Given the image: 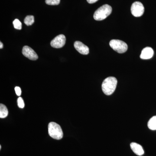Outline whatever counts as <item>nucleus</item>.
Returning <instances> with one entry per match:
<instances>
[{
  "label": "nucleus",
  "mask_w": 156,
  "mask_h": 156,
  "mask_svg": "<svg viewBox=\"0 0 156 156\" xmlns=\"http://www.w3.org/2000/svg\"><path fill=\"white\" fill-rule=\"evenodd\" d=\"M22 53L24 56L32 60H36L38 59V56L36 52L31 48L25 46L23 48Z\"/></svg>",
  "instance_id": "7"
},
{
  "label": "nucleus",
  "mask_w": 156,
  "mask_h": 156,
  "mask_svg": "<svg viewBox=\"0 0 156 156\" xmlns=\"http://www.w3.org/2000/svg\"><path fill=\"white\" fill-rule=\"evenodd\" d=\"M60 0H46V4L50 5H59Z\"/></svg>",
  "instance_id": "15"
},
{
  "label": "nucleus",
  "mask_w": 156,
  "mask_h": 156,
  "mask_svg": "<svg viewBox=\"0 0 156 156\" xmlns=\"http://www.w3.org/2000/svg\"><path fill=\"white\" fill-rule=\"evenodd\" d=\"M1 148H2V146L0 145V149H1Z\"/></svg>",
  "instance_id": "20"
},
{
  "label": "nucleus",
  "mask_w": 156,
  "mask_h": 156,
  "mask_svg": "<svg viewBox=\"0 0 156 156\" xmlns=\"http://www.w3.org/2000/svg\"><path fill=\"white\" fill-rule=\"evenodd\" d=\"M98 1V0H87V2L89 4H93V3L96 2Z\"/></svg>",
  "instance_id": "18"
},
{
  "label": "nucleus",
  "mask_w": 156,
  "mask_h": 156,
  "mask_svg": "<svg viewBox=\"0 0 156 156\" xmlns=\"http://www.w3.org/2000/svg\"><path fill=\"white\" fill-rule=\"evenodd\" d=\"M66 41V38L64 35L60 34L51 41L50 45L51 47L55 48H61L64 46Z\"/></svg>",
  "instance_id": "6"
},
{
  "label": "nucleus",
  "mask_w": 156,
  "mask_h": 156,
  "mask_svg": "<svg viewBox=\"0 0 156 156\" xmlns=\"http://www.w3.org/2000/svg\"><path fill=\"white\" fill-rule=\"evenodd\" d=\"M15 91L17 96H20L21 94V90L19 87H17L15 88Z\"/></svg>",
  "instance_id": "17"
},
{
  "label": "nucleus",
  "mask_w": 156,
  "mask_h": 156,
  "mask_svg": "<svg viewBox=\"0 0 156 156\" xmlns=\"http://www.w3.org/2000/svg\"><path fill=\"white\" fill-rule=\"evenodd\" d=\"M34 22V18L32 15H28L27 16L24 20V23L27 26L32 25Z\"/></svg>",
  "instance_id": "13"
},
{
  "label": "nucleus",
  "mask_w": 156,
  "mask_h": 156,
  "mask_svg": "<svg viewBox=\"0 0 156 156\" xmlns=\"http://www.w3.org/2000/svg\"><path fill=\"white\" fill-rule=\"evenodd\" d=\"M13 25H14V28L16 29L20 30L22 28V23L19 20L17 19L14 20V21H13Z\"/></svg>",
  "instance_id": "14"
},
{
  "label": "nucleus",
  "mask_w": 156,
  "mask_h": 156,
  "mask_svg": "<svg viewBox=\"0 0 156 156\" xmlns=\"http://www.w3.org/2000/svg\"><path fill=\"white\" fill-rule=\"evenodd\" d=\"M9 114V111L5 105L3 104L0 105V118L2 119L5 118L8 116Z\"/></svg>",
  "instance_id": "11"
},
{
  "label": "nucleus",
  "mask_w": 156,
  "mask_h": 156,
  "mask_svg": "<svg viewBox=\"0 0 156 156\" xmlns=\"http://www.w3.org/2000/svg\"><path fill=\"white\" fill-rule=\"evenodd\" d=\"M17 105L20 108H23L24 107V103L23 99L21 97H19L17 99Z\"/></svg>",
  "instance_id": "16"
},
{
  "label": "nucleus",
  "mask_w": 156,
  "mask_h": 156,
  "mask_svg": "<svg viewBox=\"0 0 156 156\" xmlns=\"http://www.w3.org/2000/svg\"><path fill=\"white\" fill-rule=\"evenodd\" d=\"M74 46L76 50L81 54L83 55H87L89 54V48L82 42L76 41L75 42Z\"/></svg>",
  "instance_id": "8"
},
{
  "label": "nucleus",
  "mask_w": 156,
  "mask_h": 156,
  "mask_svg": "<svg viewBox=\"0 0 156 156\" xmlns=\"http://www.w3.org/2000/svg\"><path fill=\"white\" fill-rule=\"evenodd\" d=\"M144 12V8L141 2H136L133 3L131 7V14L135 17L142 16Z\"/></svg>",
  "instance_id": "5"
},
{
  "label": "nucleus",
  "mask_w": 156,
  "mask_h": 156,
  "mask_svg": "<svg viewBox=\"0 0 156 156\" xmlns=\"http://www.w3.org/2000/svg\"><path fill=\"white\" fill-rule=\"evenodd\" d=\"M3 48V44L2 43V42H1V43H0V48L1 49H2Z\"/></svg>",
  "instance_id": "19"
},
{
  "label": "nucleus",
  "mask_w": 156,
  "mask_h": 156,
  "mask_svg": "<svg viewBox=\"0 0 156 156\" xmlns=\"http://www.w3.org/2000/svg\"><path fill=\"white\" fill-rule=\"evenodd\" d=\"M154 53V50L152 48L147 47L142 50L140 55V58L143 59H150L153 57Z\"/></svg>",
  "instance_id": "9"
},
{
  "label": "nucleus",
  "mask_w": 156,
  "mask_h": 156,
  "mask_svg": "<svg viewBox=\"0 0 156 156\" xmlns=\"http://www.w3.org/2000/svg\"><path fill=\"white\" fill-rule=\"evenodd\" d=\"M109 45L112 49L119 53H125L128 50V45L126 43L120 40H111Z\"/></svg>",
  "instance_id": "4"
},
{
  "label": "nucleus",
  "mask_w": 156,
  "mask_h": 156,
  "mask_svg": "<svg viewBox=\"0 0 156 156\" xmlns=\"http://www.w3.org/2000/svg\"><path fill=\"white\" fill-rule=\"evenodd\" d=\"M117 80L114 77H108L104 80L101 88L105 95H110L114 93L116 88Z\"/></svg>",
  "instance_id": "1"
},
{
  "label": "nucleus",
  "mask_w": 156,
  "mask_h": 156,
  "mask_svg": "<svg viewBox=\"0 0 156 156\" xmlns=\"http://www.w3.org/2000/svg\"><path fill=\"white\" fill-rule=\"evenodd\" d=\"M48 133L53 139L60 140L63 136V132L60 126L57 123L51 122L48 125Z\"/></svg>",
  "instance_id": "3"
},
{
  "label": "nucleus",
  "mask_w": 156,
  "mask_h": 156,
  "mask_svg": "<svg viewBox=\"0 0 156 156\" xmlns=\"http://www.w3.org/2000/svg\"><path fill=\"white\" fill-rule=\"evenodd\" d=\"M130 146L132 151L138 156H142L144 154V151L141 145L135 142L131 143Z\"/></svg>",
  "instance_id": "10"
},
{
  "label": "nucleus",
  "mask_w": 156,
  "mask_h": 156,
  "mask_svg": "<svg viewBox=\"0 0 156 156\" xmlns=\"http://www.w3.org/2000/svg\"><path fill=\"white\" fill-rule=\"evenodd\" d=\"M148 128L151 130H156V116L152 117L148 122Z\"/></svg>",
  "instance_id": "12"
},
{
  "label": "nucleus",
  "mask_w": 156,
  "mask_h": 156,
  "mask_svg": "<svg viewBox=\"0 0 156 156\" xmlns=\"http://www.w3.org/2000/svg\"><path fill=\"white\" fill-rule=\"evenodd\" d=\"M112 12V8L110 6L108 5H103L95 11L93 17L96 20H103L110 15Z\"/></svg>",
  "instance_id": "2"
}]
</instances>
